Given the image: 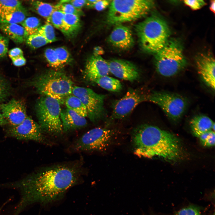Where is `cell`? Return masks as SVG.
<instances>
[{
	"mask_svg": "<svg viewBox=\"0 0 215 215\" xmlns=\"http://www.w3.org/2000/svg\"><path fill=\"white\" fill-rule=\"evenodd\" d=\"M97 1V0H86V5H87L88 7H93V5Z\"/></svg>",
	"mask_w": 215,
	"mask_h": 215,
	"instance_id": "cell-45",
	"label": "cell"
},
{
	"mask_svg": "<svg viewBox=\"0 0 215 215\" xmlns=\"http://www.w3.org/2000/svg\"><path fill=\"white\" fill-rule=\"evenodd\" d=\"M44 56L48 63L53 68L59 69L62 67L54 49H46L44 52Z\"/></svg>",
	"mask_w": 215,
	"mask_h": 215,
	"instance_id": "cell-31",
	"label": "cell"
},
{
	"mask_svg": "<svg viewBox=\"0 0 215 215\" xmlns=\"http://www.w3.org/2000/svg\"><path fill=\"white\" fill-rule=\"evenodd\" d=\"M147 94L144 93L141 89H129L122 98L115 103L113 118L119 119L127 116L138 105L146 101Z\"/></svg>",
	"mask_w": 215,
	"mask_h": 215,
	"instance_id": "cell-11",
	"label": "cell"
},
{
	"mask_svg": "<svg viewBox=\"0 0 215 215\" xmlns=\"http://www.w3.org/2000/svg\"><path fill=\"white\" fill-rule=\"evenodd\" d=\"M93 82L102 88L112 92H119L122 89V85L119 81L108 76L96 79Z\"/></svg>",
	"mask_w": 215,
	"mask_h": 215,
	"instance_id": "cell-23",
	"label": "cell"
},
{
	"mask_svg": "<svg viewBox=\"0 0 215 215\" xmlns=\"http://www.w3.org/2000/svg\"><path fill=\"white\" fill-rule=\"evenodd\" d=\"M0 110L4 118L12 126L19 125L27 116L24 103L15 99L0 104Z\"/></svg>",
	"mask_w": 215,
	"mask_h": 215,
	"instance_id": "cell-14",
	"label": "cell"
},
{
	"mask_svg": "<svg viewBox=\"0 0 215 215\" xmlns=\"http://www.w3.org/2000/svg\"><path fill=\"white\" fill-rule=\"evenodd\" d=\"M64 13L63 12L56 9L50 16L49 22L61 31L65 35L71 36L69 29L64 22Z\"/></svg>",
	"mask_w": 215,
	"mask_h": 215,
	"instance_id": "cell-25",
	"label": "cell"
},
{
	"mask_svg": "<svg viewBox=\"0 0 215 215\" xmlns=\"http://www.w3.org/2000/svg\"><path fill=\"white\" fill-rule=\"evenodd\" d=\"M115 25L109 36V42L114 47L123 50L131 48L134 41L130 29L122 24Z\"/></svg>",
	"mask_w": 215,
	"mask_h": 215,
	"instance_id": "cell-16",
	"label": "cell"
},
{
	"mask_svg": "<svg viewBox=\"0 0 215 215\" xmlns=\"http://www.w3.org/2000/svg\"><path fill=\"white\" fill-rule=\"evenodd\" d=\"M8 123L7 121L3 116L0 110V125H4Z\"/></svg>",
	"mask_w": 215,
	"mask_h": 215,
	"instance_id": "cell-44",
	"label": "cell"
},
{
	"mask_svg": "<svg viewBox=\"0 0 215 215\" xmlns=\"http://www.w3.org/2000/svg\"><path fill=\"white\" fill-rule=\"evenodd\" d=\"M155 63L157 72L165 77L175 76L183 69L187 61L179 42L169 39L162 48L155 54Z\"/></svg>",
	"mask_w": 215,
	"mask_h": 215,
	"instance_id": "cell-6",
	"label": "cell"
},
{
	"mask_svg": "<svg viewBox=\"0 0 215 215\" xmlns=\"http://www.w3.org/2000/svg\"><path fill=\"white\" fill-rule=\"evenodd\" d=\"M115 135L113 130L101 128L91 129L79 138L75 145L76 150L103 151L112 143Z\"/></svg>",
	"mask_w": 215,
	"mask_h": 215,
	"instance_id": "cell-9",
	"label": "cell"
},
{
	"mask_svg": "<svg viewBox=\"0 0 215 215\" xmlns=\"http://www.w3.org/2000/svg\"><path fill=\"white\" fill-rule=\"evenodd\" d=\"M111 1L110 0H97L93 7L98 11H102L107 7Z\"/></svg>",
	"mask_w": 215,
	"mask_h": 215,
	"instance_id": "cell-39",
	"label": "cell"
},
{
	"mask_svg": "<svg viewBox=\"0 0 215 215\" xmlns=\"http://www.w3.org/2000/svg\"><path fill=\"white\" fill-rule=\"evenodd\" d=\"M199 138L205 146L211 147L214 145V131L212 130L205 133L202 134Z\"/></svg>",
	"mask_w": 215,
	"mask_h": 215,
	"instance_id": "cell-35",
	"label": "cell"
},
{
	"mask_svg": "<svg viewBox=\"0 0 215 215\" xmlns=\"http://www.w3.org/2000/svg\"><path fill=\"white\" fill-rule=\"evenodd\" d=\"M135 30L141 47L148 53L156 54L168 40L170 31L166 22L156 16H151L139 22Z\"/></svg>",
	"mask_w": 215,
	"mask_h": 215,
	"instance_id": "cell-3",
	"label": "cell"
},
{
	"mask_svg": "<svg viewBox=\"0 0 215 215\" xmlns=\"http://www.w3.org/2000/svg\"><path fill=\"white\" fill-rule=\"evenodd\" d=\"M210 9V10L214 13L215 12V1L212 0L211 1Z\"/></svg>",
	"mask_w": 215,
	"mask_h": 215,
	"instance_id": "cell-46",
	"label": "cell"
},
{
	"mask_svg": "<svg viewBox=\"0 0 215 215\" xmlns=\"http://www.w3.org/2000/svg\"><path fill=\"white\" fill-rule=\"evenodd\" d=\"M60 104L56 100L45 96H42L37 101L35 109L39 124L42 131L54 135L63 131Z\"/></svg>",
	"mask_w": 215,
	"mask_h": 215,
	"instance_id": "cell-7",
	"label": "cell"
},
{
	"mask_svg": "<svg viewBox=\"0 0 215 215\" xmlns=\"http://www.w3.org/2000/svg\"><path fill=\"white\" fill-rule=\"evenodd\" d=\"M22 6L18 0H0V17Z\"/></svg>",
	"mask_w": 215,
	"mask_h": 215,
	"instance_id": "cell-28",
	"label": "cell"
},
{
	"mask_svg": "<svg viewBox=\"0 0 215 215\" xmlns=\"http://www.w3.org/2000/svg\"><path fill=\"white\" fill-rule=\"evenodd\" d=\"M146 101L158 105L168 117L174 120L181 117L187 105L186 99L181 95L164 91H155L147 94Z\"/></svg>",
	"mask_w": 215,
	"mask_h": 215,
	"instance_id": "cell-8",
	"label": "cell"
},
{
	"mask_svg": "<svg viewBox=\"0 0 215 215\" xmlns=\"http://www.w3.org/2000/svg\"><path fill=\"white\" fill-rule=\"evenodd\" d=\"M37 33L43 36L49 43L57 40L53 27L50 22H47L45 24L41 26Z\"/></svg>",
	"mask_w": 215,
	"mask_h": 215,
	"instance_id": "cell-30",
	"label": "cell"
},
{
	"mask_svg": "<svg viewBox=\"0 0 215 215\" xmlns=\"http://www.w3.org/2000/svg\"><path fill=\"white\" fill-rule=\"evenodd\" d=\"M64 22L68 27L72 36L76 33L81 26L80 16H78L69 14H64Z\"/></svg>",
	"mask_w": 215,
	"mask_h": 215,
	"instance_id": "cell-26",
	"label": "cell"
},
{
	"mask_svg": "<svg viewBox=\"0 0 215 215\" xmlns=\"http://www.w3.org/2000/svg\"><path fill=\"white\" fill-rule=\"evenodd\" d=\"M177 215H201L198 208L191 206L182 208L177 212Z\"/></svg>",
	"mask_w": 215,
	"mask_h": 215,
	"instance_id": "cell-37",
	"label": "cell"
},
{
	"mask_svg": "<svg viewBox=\"0 0 215 215\" xmlns=\"http://www.w3.org/2000/svg\"><path fill=\"white\" fill-rule=\"evenodd\" d=\"M10 88L7 81L0 75V102L4 101L10 95Z\"/></svg>",
	"mask_w": 215,
	"mask_h": 215,
	"instance_id": "cell-34",
	"label": "cell"
},
{
	"mask_svg": "<svg viewBox=\"0 0 215 215\" xmlns=\"http://www.w3.org/2000/svg\"><path fill=\"white\" fill-rule=\"evenodd\" d=\"M8 55L11 59L23 56L22 50L19 48L16 47L12 49L8 52Z\"/></svg>",
	"mask_w": 215,
	"mask_h": 215,
	"instance_id": "cell-41",
	"label": "cell"
},
{
	"mask_svg": "<svg viewBox=\"0 0 215 215\" xmlns=\"http://www.w3.org/2000/svg\"><path fill=\"white\" fill-rule=\"evenodd\" d=\"M37 92L57 100L60 104L72 94L73 87L71 79L64 73L50 70L35 77L31 82Z\"/></svg>",
	"mask_w": 215,
	"mask_h": 215,
	"instance_id": "cell-4",
	"label": "cell"
},
{
	"mask_svg": "<svg viewBox=\"0 0 215 215\" xmlns=\"http://www.w3.org/2000/svg\"><path fill=\"white\" fill-rule=\"evenodd\" d=\"M60 119L64 132L82 128L87 124L85 117L67 108L61 110Z\"/></svg>",
	"mask_w": 215,
	"mask_h": 215,
	"instance_id": "cell-18",
	"label": "cell"
},
{
	"mask_svg": "<svg viewBox=\"0 0 215 215\" xmlns=\"http://www.w3.org/2000/svg\"><path fill=\"white\" fill-rule=\"evenodd\" d=\"M1 209H0V212L1 211Z\"/></svg>",
	"mask_w": 215,
	"mask_h": 215,
	"instance_id": "cell-47",
	"label": "cell"
},
{
	"mask_svg": "<svg viewBox=\"0 0 215 215\" xmlns=\"http://www.w3.org/2000/svg\"><path fill=\"white\" fill-rule=\"evenodd\" d=\"M0 29L8 38L18 44L25 41L29 36L24 28L17 24L0 23Z\"/></svg>",
	"mask_w": 215,
	"mask_h": 215,
	"instance_id": "cell-20",
	"label": "cell"
},
{
	"mask_svg": "<svg viewBox=\"0 0 215 215\" xmlns=\"http://www.w3.org/2000/svg\"><path fill=\"white\" fill-rule=\"evenodd\" d=\"M55 6L56 9L61 11L64 14H74L79 16L84 15L82 10L76 9L71 4L68 3L59 2Z\"/></svg>",
	"mask_w": 215,
	"mask_h": 215,
	"instance_id": "cell-32",
	"label": "cell"
},
{
	"mask_svg": "<svg viewBox=\"0 0 215 215\" xmlns=\"http://www.w3.org/2000/svg\"><path fill=\"white\" fill-rule=\"evenodd\" d=\"M13 64L17 67H20L24 65L26 62V59L24 56L11 59Z\"/></svg>",
	"mask_w": 215,
	"mask_h": 215,
	"instance_id": "cell-42",
	"label": "cell"
},
{
	"mask_svg": "<svg viewBox=\"0 0 215 215\" xmlns=\"http://www.w3.org/2000/svg\"><path fill=\"white\" fill-rule=\"evenodd\" d=\"M134 153L140 157L162 158L168 161L177 160L181 148L179 140L170 132L153 125H143L133 132Z\"/></svg>",
	"mask_w": 215,
	"mask_h": 215,
	"instance_id": "cell-2",
	"label": "cell"
},
{
	"mask_svg": "<svg viewBox=\"0 0 215 215\" xmlns=\"http://www.w3.org/2000/svg\"><path fill=\"white\" fill-rule=\"evenodd\" d=\"M153 4V1L149 0L111 1L106 21L116 25L136 20L146 15Z\"/></svg>",
	"mask_w": 215,
	"mask_h": 215,
	"instance_id": "cell-5",
	"label": "cell"
},
{
	"mask_svg": "<svg viewBox=\"0 0 215 215\" xmlns=\"http://www.w3.org/2000/svg\"><path fill=\"white\" fill-rule=\"evenodd\" d=\"M58 60L62 67L70 61V55L64 47H61L54 49Z\"/></svg>",
	"mask_w": 215,
	"mask_h": 215,
	"instance_id": "cell-33",
	"label": "cell"
},
{
	"mask_svg": "<svg viewBox=\"0 0 215 215\" xmlns=\"http://www.w3.org/2000/svg\"><path fill=\"white\" fill-rule=\"evenodd\" d=\"M197 72L205 83L214 90L215 62L213 56L208 53L197 55L195 59Z\"/></svg>",
	"mask_w": 215,
	"mask_h": 215,
	"instance_id": "cell-13",
	"label": "cell"
},
{
	"mask_svg": "<svg viewBox=\"0 0 215 215\" xmlns=\"http://www.w3.org/2000/svg\"><path fill=\"white\" fill-rule=\"evenodd\" d=\"M60 2L68 3L73 5L75 8L82 10V8L86 4V0H62Z\"/></svg>",
	"mask_w": 215,
	"mask_h": 215,
	"instance_id": "cell-40",
	"label": "cell"
},
{
	"mask_svg": "<svg viewBox=\"0 0 215 215\" xmlns=\"http://www.w3.org/2000/svg\"><path fill=\"white\" fill-rule=\"evenodd\" d=\"M79 172L74 168L58 165L45 168L4 187L16 189L21 198L13 215H19L35 203L45 204L62 198L67 191L78 182Z\"/></svg>",
	"mask_w": 215,
	"mask_h": 215,
	"instance_id": "cell-1",
	"label": "cell"
},
{
	"mask_svg": "<svg viewBox=\"0 0 215 215\" xmlns=\"http://www.w3.org/2000/svg\"><path fill=\"white\" fill-rule=\"evenodd\" d=\"M108 63L110 72L119 78L133 82L138 79L140 76L138 68L129 61L114 59Z\"/></svg>",
	"mask_w": 215,
	"mask_h": 215,
	"instance_id": "cell-15",
	"label": "cell"
},
{
	"mask_svg": "<svg viewBox=\"0 0 215 215\" xmlns=\"http://www.w3.org/2000/svg\"><path fill=\"white\" fill-rule=\"evenodd\" d=\"M184 3L193 10H198L206 4L205 2L202 0H184Z\"/></svg>",
	"mask_w": 215,
	"mask_h": 215,
	"instance_id": "cell-38",
	"label": "cell"
},
{
	"mask_svg": "<svg viewBox=\"0 0 215 215\" xmlns=\"http://www.w3.org/2000/svg\"><path fill=\"white\" fill-rule=\"evenodd\" d=\"M104 53V50L100 47H96L94 48L93 53L94 55L100 56V55L103 54Z\"/></svg>",
	"mask_w": 215,
	"mask_h": 215,
	"instance_id": "cell-43",
	"label": "cell"
},
{
	"mask_svg": "<svg viewBox=\"0 0 215 215\" xmlns=\"http://www.w3.org/2000/svg\"><path fill=\"white\" fill-rule=\"evenodd\" d=\"M9 43L8 38L0 33V58L6 55L8 51Z\"/></svg>",
	"mask_w": 215,
	"mask_h": 215,
	"instance_id": "cell-36",
	"label": "cell"
},
{
	"mask_svg": "<svg viewBox=\"0 0 215 215\" xmlns=\"http://www.w3.org/2000/svg\"><path fill=\"white\" fill-rule=\"evenodd\" d=\"M21 24L29 36L36 33L41 26L39 19L33 16L26 18Z\"/></svg>",
	"mask_w": 215,
	"mask_h": 215,
	"instance_id": "cell-27",
	"label": "cell"
},
{
	"mask_svg": "<svg viewBox=\"0 0 215 215\" xmlns=\"http://www.w3.org/2000/svg\"><path fill=\"white\" fill-rule=\"evenodd\" d=\"M64 103L67 108L82 117L87 116V112L85 106L77 96L72 94L69 95L66 98Z\"/></svg>",
	"mask_w": 215,
	"mask_h": 215,
	"instance_id": "cell-24",
	"label": "cell"
},
{
	"mask_svg": "<svg viewBox=\"0 0 215 215\" xmlns=\"http://www.w3.org/2000/svg\"><path fill=\"white\" fill-rule=\"evenodd\" d=\"M39 125L28 116L20 124L12 126L7 130L10 136L18 139L32 140L43 142L45 138Z\"/></svg>",
	"mask_w": 215,
	"mask_h": 215,
	"instance_id": "cell-12",
	"label": "cell"
},
{
	"mask_svg": "<svg viewBox=\"0 0 215 215\" xmlns=\"http://www.w3.org/2000/svg\"><path fill=\"white\" fill-rule=\"evenodd\" d=\"M31 9L45 19L49 22L50 16L56 9L55 5L39 1H31L30 2Z\"/></svg>",
	"mask_w": 215,
	"mask_h": 215,
	"instance_id": "cell-21",
	"label": "cell"
},
{
	"mask_svg": "<svg viewBox=\"0 0 215 215\" xmlns=\"http://www.w3.org/2000/svg\"><path fill=\"white\" fill-rule=\"evenodd\" d=\"M27 12L22 7L0 17V23L21 24L27 18Z\"/></svg>",
	"mask_w": 215,
	"mask_h": 215,
	"instance_id": "cell-22",
	"label": "cell"
},
{
	"mask_svg": "<svg viewBox=\"0 0 215 215\" xmlns=\"http://www.w3.org/2000/svg\"><path fill=\"white\" fill-rule=\"evenodd\" d=\"M27 44L33 49H36L50 43L42 35L38 33L29 35L26 41Z\"/></svg>",
	"mask_w": 215,
	"mask_h": 215,
	"instance_id": "cell-29",
	"label": "cell"
},
{
	"mask_svg": "<svg viewBox=\"0 0 215 215\" xmlns=\"http://www.w3.org/2000/svg\"><path fill=\"white\" fill-rule=\"evenodd\" d=\"M108 62L101 56L93 55L87 60L85 73L92 81L102 77L108 76L109 73Z\"/></svg>",
	"mask_w": 215,
	"mask_h": 215,
	"instance_id": "cell-17",
	"label": "cell"
},
{
	"mask_svg": "<svg viewBox=\"0 0 215 215\" xmlns=\"http://www.w3.org/2000/svg\"><path fill=\"white\" fill-rule=\"evenodd\" d=\"M190 125L194 135L199 138L202 134L210 131H215L214 122L208 117L200 115L193 117Z\"/></svg>",
	"mask_w": 215,
	"mask_h": 215,
	"instance_id": "cell-19",
	"label": "cell"
},
{
	"mask_svg": "<svg viewBox=\"0 0 215 215\" xmlns=\"http://www.w3.org/2000/svg\"><path fill=\"white\" fill-rule=\"evenodd\" d=\"M72 94L78 97L84 105L87 116L91 121L96 122L105 116V95L97 93L89 88L78 86H73Z\"/></svg>",
	"mask_w": 215,
	"mask_h": 215,
	"instance_id": "cell-10",
	"label": "cell"
}]
</instances>
